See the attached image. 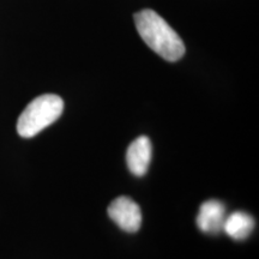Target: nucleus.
<instances>
[{"mask_svg":"<svg viewBox=\"0 0 259 259\" xmlns=\"http://www.w3.org/2000/svg\"><path fill=\"white\" fill-rule=\"evenodd\" d=\"M226 206L219 200H206L199 208L197 226L200 231L208 234H218L223 231L226 220Z\"/></svg>","mask_w":259,"mask_h":259,"instance_id":"nucleus-5","label":"nucleus"},{"mask_svg":"<svg viewBox=\"0 0 259 259\" xmlns=\"http://www.w3.org/2000/svg\"><path fill=\"white\" fill-rule=\"evenodd\" d=\"M151 155H153V147L150 139L147 136L136 138L128 145L126 153V162L130 171L136 177H143L148 171Z\"/></svg>","mask_w":259,"mask_h":259,"instance_id":"nucleus-4","label":"nucleus"},{"mask_svg":"<svg viewBox=\"0 0 259 259\" xmlns=\"http://www.w3.org/2000/svg\"><path fill=\"white\" fill-rule=\"evenodd\" d=\"M254 228V220L247 212L236 211L227 216L223 231L234 240H245Z\"/></svg>","mask_w":259,"mask_h":259,"instance_id":"nucleus-6","label":"nucleus"},{"mask_svg":"<svg viewBox=\"0 0 259 259\" xmlns=\"http://www.w3.org/2000/svg\"><path fill=\"white\" fill-rule=\"evenodd\" d=\"M64 111V101L54 94H45L37 96L19 115L17 132L21 137L31 138L42 130L53 124L60 118Z\"/></svg>","mask_w":259,"mask_h":259,"instance_id":"nucleus-2","label":"nucleus"},{"mask_svg":"<svg viewBox=\"0 0 259 259\" xmlns=\"http://www.w3.org/2000/svg\"><path fill=\"white\" fill-rule=\"evenodd\" d=\"M108 216L119 228L127 233H136L141 228V208L128 197L121 196L113 200L108 206Z\"/></svg>","mask_w":259,"mask_h":259,"instance_id":"nucleus-3","label":"nucleus"},{"mask_svg":"<svg viewBox=\"0 0 259 259\" xmlns=\"http://www.w3.org/2000/svg\"><path fill=\"white\" fill-rule=\"evenodd\" d=\"M134 18L138 34L155 53L168 61H178L183 58L185 54L183 40L154 10H142L135 14Z\"/></svg>","mask_w":259,"mask_h":259,"instance_id":"nucleus-1","label":"nucleus"}]
</instances>
